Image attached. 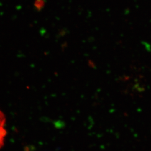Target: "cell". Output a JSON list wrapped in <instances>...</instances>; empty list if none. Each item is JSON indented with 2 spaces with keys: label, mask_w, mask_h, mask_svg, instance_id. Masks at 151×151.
Listing matches in <instances>:
<instances>
[{
  "label": "cell",
  "mask_w": 151,
  "mask_h": 151,
  "mask_svg": "<svg viewBox=\"0 0 151 151\" xmlns=\"http://www.w3.org/2000/svg\"><path fill=\"white\" fill-rule=\"evenodd\" d=\"M46 0H35L34 7L35 10L37 12L41 11L46 5Z\"/></svg>",
  "instance_id": "cell-2"
},
{
  "label": "cell",
  "mask_w": 151,
  "mask_h": 151,
  "mask_svg": "<svg viewBox=\"0 0 151 151\" xmlns=\"http://www.w3.org/2000/svg\"><path fill=\"white\" fill-rule=\"evenodd\" d=\"M6 117L3 112L0 110V149L4 144V138L6 134V131L4 128Z\"/></svg>",
  "instance_id": "cell-1"
}]
</instances>
